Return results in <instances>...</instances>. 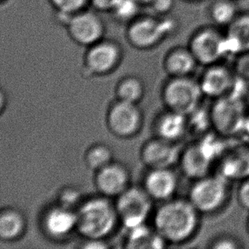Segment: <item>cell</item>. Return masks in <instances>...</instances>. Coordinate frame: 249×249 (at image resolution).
<instances>
[{
	"label": "cell",
	"instance_id": "cell-1",
	"mask_svg": "<svg viewBox=\"0 0 249 249\" xmlns=\"http://www.w3.org/2000/svg\"><path fill=\"white\" fill-rule=\"evenodd\" d=\"M201 216L188 198L169 199L157 210L154 228L167 244H184L196 235Z\"/></svg>",
	"mask_w": 249,
	"mask_h": 249
},
{
	"label": "cell",
	"instance_id": "cell-2",
	"mask_svg": "<svg viewBox=\"0 0 249 249\" xmlns=\"http://www.w3.org/2000/svg\"><path fill=\"white\" fill-rule=\"evenodd\" d=\"M111 198L103 195L84 199L77 213V232L86 240H105L119 223L118 211Z\"/></svg>",
	"mask_w": 249,
	"mask_h": 249
},
{
	"label": "cell",
	"instance_id": "cell-3",
	"mask_svg": "<svg viewBox=\"0 0 249 249\" xmlns=\"http://www.w3.org/2000/svg\"><path fill=\"white\" fill-rule=\"evenodd\" d=\"M249 109L245 98L236 94L213 100L209 107L213 130L227 138L243 134Z\"/></svg>",
	"mask_w": 249,
	"mask_h": 249
},
{
	"label": "cell",
	"instance_id": "cell-4",
	"mask_svg": "<svg viewBox=\"0 0 249 249\" xmlns=\"http://www.w3.org/2000/svg\"><path fill=\"white\" fill-rule=\"evenodd\" d=\"M230 183L218 174H210L194 180L190 188L188 199L202 215L214 214L229 202Z\"/></svg>",
	"mask_w": 249,
	"mask_h": 249
},
{
	"label": "cell",
	"instance_id": "cell-5",
	"mask_svg": "<svg viewBox=\"0 0 249 249\" xmlns=\"http://www.w3.org/2000/svg\"><path fill=\"white\" fill-rule=\"evenodd\" d=\"M162 101L168 110L189 115L202 105L204 95L199 81L189 77L172 78L162 89Z\"/></svg>",
	"mask_w": 249,
	"mask_h": 249
},
{
	"label": "cell",
	"instance_id": "cell-6",
	"mask_svg": "<svg viewBox=\"0 0 249 249\" xmlns=\"http://www.w3.org/2000/svg\"><path fill=\"white\" fill-rule=\"evenodd\" d=\"M115 202L119 222L130 230L145 224L152 209L153 199L143 187L130 186Z\"/></svg>",
	"mask_w": 249,
	"mask_h": 249
},
{
	"label": "cell",
	"instance_id": "cell-7",
	"mask_svg": "<svg viewBox=\"0 0 249 249\" xmlns=\"http://www.w3.org/2000/svg\"><path fill=\"white\" fill-rule=\"evenodd\" d=\"M109 130L119 138H131L141 131L143 114L138 104L117 100L111 105L107 115Z\"/></svg>",
	"mask_w": 249,
	"mask_h": 249
},
{
	"label": "cell",
	"instance_id": "cell-8",
	"mask_svg": "<svg viewBox=\"0 0 249 249\" xmlns=\"http://www.w3.org/2000/svg\"><path fill=\"white\" fill-rule=\"evenodd\" d=\"M182 151L178 142H172L156 136L142 146V161L149 169L172 168L178 163Z\"/></svg>",
	"mask_w": 249,
	"mask_h": 249
},
{
	"label": "cell",
	"instance_id": "cell-9",
	"mask_svg": "<svg viewBox=\"0 0 249 249\" xmlns=\"http://www.w3.org/2000/svg\"><path fill=\"white\" fill-rule=\"evenodd\" d=\"M131 175L128 168L119 162H111L95 172L94 185L101 195L117 198L130 187Z\"/></svg>",
	"mask_w": 249,
	"mask_h": 249
},
{
	"label": "cell",
	"instance_id": "cell-10",
	"mask_svg": "<svg viewBox=\"0 0 249 249\" xmlns=\"http://www.w3.org/2000/svg\"><path fill=\"white\" fill-rule=\"evenodd\" d=\"M236 78L235 71L218 63L207 67L199 80V84L204 97L216 100L231 94Z\"/></svg>",
	"mask_w": 249,
	"mask_h": 249
},
{
	"label": "cell",
	"instance_id": "cell-11",
	"mask_svg": "<svg viewBox=\"0 0 249 249\" xmlns=\"http://www.w3.org/2000/svg\"><path fill=\"white\" fill-rule=\"evenodd\" d=\"M223 36L215 30L204 29L193 37L191 52L198 64L206 67L218 64L225 57L222 49Z\"/></svg>",
	"mask_w": 249,
	"mask_h": 249
},
{
	"label": "cell",
	"instance_id": "cell-12",
	"mask_svg": "<svg viewBox=\"0 0 249 249\" xmlns=\"http://www.w3.org/2000/svg\"><path fill=\"white\" fill-rule=\"evenodd\" d=\"M44 232L54 239H61L77 231V213L75 209L57 204L46 210L42 219Z\"/></svg>",
	"mask_w": 249,
	"mask_h": 249
},
{
	"label": "cell",
	"instance_id": "cell-13",
	"mask_svg": "<svg viewBox=\"0 0 249 249\" xmlns=\"http://www.w3.org/2000/svg\"><path fill=\"white\" fill-rule=\"evenodd\" d=\"M178 180L172 168L149 169L144 178L143 188L153 201L166 202L177 192Z\"/></svg>",
	"mask_w": 249,
	"mask_h": 249
},
{
	"label": "cell",
	"instance_id": "cell-14",
	"mask_svg": "<svg viewBox=\"0 0 249 249\" xmlns=\"http://www.w3.org/2000/svg\"><path fill=\"white\" fill-rule=\"evenodd\" d=\"M214 163L197 142L183 149L178 162L183 175L193 181L210 175Z\"/></svg>",
	"mask_w": 249,
	"mask_h": 249
},
{
	"label": "cell",
	"instance_id": "cell-15",
	"mask_svg": "<svg viewBox=\"0 0 249 249\" xmlns=\"http://www.w3.org/2000/svg\"><path fill=\"white\" fill-rule=\"evenodd\" d=\"M218 163V175L230 182L243 181L249 178V147L230 148Z\"/></svg>",
	"mask_w": 249,
	"mask_h": 249
},
{
	"label": "cell",
	"instance_id": "cell-16",
	"mask_svg": "<svg viewBox=\"0 0 249 249\" xmlns=\"http://www.w3.org/2000/svg\"><path fill=\"white\" fill-rule=\"evenodd\" d=\"M223 48L226 57L238 56L249 52V15H238L227 27L223 37Z\"/></svg>",
	"mask_w": 249,
	"mask_h": 249
},
{
	"label": "cell",
	"instance_id": "cell-17",
	"mask_svg": "<svg viewBox=\"0 0 249 249\" xmlns=\"http://www.w3.org/2000/svg\"><path fill=\"white\" fill-rule=\"evenodd\" d=\"M155 128L158 137L178 142L189 132L187 115L168 110L157 120Z\"/></svg>",
	"mask_w": 249,
	"mask_h": 249
},
{
	"label": "cell",
	"instance_id": "cell-18",
	"mask_svg": "<svg viewBox=\"0 0 249 249\" xmlns=\"http://www.w3.org/2000/svg\"><path fill=\"white\" fill-rule=\"evenodd\" d=\"M119 54L114 45L98 44L87 55V68L92 74L104 75L112 71L118 64Z\"/></svg>",
	"mask_w": 249,
	"mask_h": 249
},
{
	"label": "cell",
	"instance_id": "cell-19",
	"mask_svg": "<svg viewBox=\"0 0 249 249\" xmlns=\"http://www.w3.org/2000/svg\"><path fill=\"white\" fill-rule=\"evenodd\" d=\"M173 24L166 20L157 22L144 20L135 23L130 29V37L134 44L141 47H147L155 44L162 35L171 30Z\"/></svg>",
	"mask_w": 249,
	"mask_h": 249
},
{
	"label": "cell",
	"instance_id": "cell-20",
	"mask_svg": "<svg viewBox=\"0 0 249 249\" xmlns=\"http://www.w3.org/2000/svg\"><path fill=\"white\" fill-rule=\"evenodd\" d=\"M27 230V219L20 210L4 208L0 213V239L14 242L20 239Z\"/></svg>",
	"mask_w": 249,
	"mask_h": 249
},
{
	"label": "cell",
	"instance_id": "cell-21",
	"mask_svg": "<svg viewBox=\"0 0 249 249\" xmlns=\"http://www.w3.org/2000/svg\"><path fill=\"white\" fill-rule=\"evenodd\" d=\"M127 231L126 248L128 249H162L167 245L155 228H149L145 224Z\"/></svg>",
	"mask_w": 249,
	"mask_h": 249
},
{
	"label": "cell",
	"instance_id": "cell-22",
	"mask_svg": "<svg viewBox=\"0 0 249 249\" xmlns=\"http://www.w3.org/2000/svg\"><path fill=\"white\" fill-rule=\"evenodd\" d=\"M70 27L73 37L82 44H93L101 36V24L90 14L75 17L71 21Z\"/></svg>",
	"mask_w": 249,
	"mask_h": 249
},
{
	"label": "cell",
	"instance_id": "cell-23",
	"mask_svg": "<svg viewBox=\"0 0 249 249\" xmlns=\"http://www.w3.org/2000/svg\"><path fill=\"white\" fill-rule=\"evenodd\" d=\"M198 62L191 51L173 52L166 61V70L172 78L189 77L196 69Z\"/></svg>",
	"mask_w": 249,
	"mask_h": 249
},
{
	"label": "cell",
	"instance_id": "cell-24",
	"mask_svg": "<svg viewBox=\"0 0 249 249\" xmlns=\"http://www.w3.org/2000/svg\"><path fill=\"white\" fill-rule=\"evenodd\" d=\"M117 100L138 104L145 94V85L140 78L128 77L122 79L116 87Z\"/></svg>",
	"mask_w": 249,
	"mask_h": 249
},
{
	"label": "cell",
	"instance_id": "cell-25",
	"mask_svg": "<svg viewBox=\"0 0 249 249\" xmlns=\"http://www.w3.org/2000/svg\"><path fill=\"white\" fill-rule=\"evenodd\" d=\"M84 161L88 168L95 173L114 161L113 152L110 146L97 143L88 148Z\"/></svg>",
	"mask_w": 249,
	"mask_h": 249
},
{
	"label": "cell",
	"instance_id": "cell-26",
	"mask_svg": "<svg viewBox=\"0 0 249 249\" xmlns=\"http://www.w3.org/2000/svg\"><path fill=\"white\" fill-rule=\"evenodd\" d=\"M238 16L236 6L231 0H221L213 5L211 18L219 26L228 27Z\"/></svg>",
	"mask_w": 249,
	"mask_h": 249
},
{
	"label": "cell",
	"instance_id": "cell-27",
	"mask_svg": "<svg viewBox=\"0 0 249 249\" xmlns=\"http://www.w3.org/2000/svg\"><path fill=\"white\" fill-rule=\"evenodd\" d=\"M187 118L189 132L198 133L203 135L208 133L210 128L213 129L209 109H203L202 105L192 113L187 115Z\"/></svg>",
	"mask_w": 249,
	"mask_h": 249
},
{
	"label": "cell",
	"instance_id": "cell-28",
	"mask_svg": "<svg viewBox=\"0 0 249 249\" xmlns=\"http://www.w3.org/2000/svg\"><path fill=\"white\" fill-rule=\"evenodd\" d=\"M84 200L82 198V192L78 189L68 187L61 191V194L59 195L58 204L77 210Z\"/></svg>",
	"mask_w": 249,
	"mask_h": 249
},
{
	"label": "cell",
	"instance_id": "cell-29",
	"mask_svg": "<svg viewBox=\"0 0 249 249\" xmlns=\"http://www.w3.org/2000/svg\"><path fill=\"white\" fill-rule=\"evenodd\" d=\"M209 248L213 249H237L242 245L238 240L231 236H217L209 244Z\"/></svg>",
	"mask_w": 249,
	"mask_h": 249
},
{
	"label": "cell",
	"instance_id": "cell-30",
	"mask_svg": "<svg viewBox=\"0 0 249 249\" xmlns=\"http://www.w3.org/2000/svg\"><path fill=\"white\" fill-rule=\"evenodd\" d=\"M116 14L122 18H128L136 12L137 6L135 0H118L113 7Z\"/></svg>",
	"mask_w": 249,
	"mask_h": 249
},
{
	"label": "cell",
	"instance_id": "cell-31",
	"mask_svg": "<svg viewBox=\"0 0 249 249\" xmlns=\"http://www.w3.org/2000/svg\"><path fill=\"white\" fill-rule=\"evenodd\" d=\"M234 71L239 78L249 82V52L237 56Z\"/></svg>",
	"mask_w": 249,
	"mask_h": 249
},
{
	"label": "cell",
	"instance_id": "cell-32",
	"mask_svg": "<svg viewBox=\"0 0 249 249\" xmlns=\"http://www.w3.org/2000/svg\"><path fill=\"white\" fill-rule=\"evenodd\" d=\"M237 201L243 209L249 211V178L240 182L237 190Z\"/></svg>",
	"mask_w": 249,
	"mask_h": 249
},
{
	"label": "cell",
	"instance_id": "cell-33",
	"mask_svg": "<svg viewBox=\"0 0 249 249\" xmlns=\"http://www.w3.org/2000/svg\"><path fill=\"white\" fill-rule=\"evenodd\" d=\"M53 1L58 8L67 12H71V11L78 10L85 3V0H53Z\"/></svg>",
	"mask_w": 249,
	"mask_h": 249
},
{
	"label": "cell",
	"instance_id": "cell-34",
	"mask_svg": "<svg viewBox=\"0 0 249 249\" xmlns=\"http://www.w3.org/2000/svg\"><path fill=\"white\" fill-rule=\"evenodd\" d=\"M108 245L105 243L104 240H87L85 243L84 249H106Z\"/></svg>",
	"mask_w": 249,
	"mask_h": 249
},
{
	"label": "cell",
	"instance_id": "cell-35",
	"mask_svg": "<svg viewBox=\"0 0 249 249\" xmlns=\"http://www.w3.org/2000/svg\"><path fill=\"white\" fill-rule=\"evenodd\" d=\"M118 0H93L94 5L101 9H113Z\"/></svg>",
	"mask_w": 249,
	"mask_h": 249
},
{
	"label": "cell",
	"instance_id": "cell-36",
	"mask_svg": "<svg viewBox=\"0 0 249 249\" xmlns=\"http://www.w3.org/2000/svg\"><path fill=\"white\" fill-rule=\"evenodd\" d=\"M171 5V0H155L156 9L160 11L168 10Z\"/></svg>",
	"mask_w": 249,
	"mask_h": 249
},
{
	"label": "cell",
	"instance_id": "cell-37",
	"mask_svg": "<svg viewBox=\"0 0 249 249\" xmlns=\"http://www.w3.org/2000/svg\"><path fill=\"white\" fill-rule=\"evenodd\" d=\"M244 135L249 136V109L247 114L246 120H245V124H244V127H243V133Z\"/></svg>",
	"mask_w": 249,
	"mask_h": 249
},
{
	"label": "cell",
	"instance_id": "cell-38",
	"mask_svg": "<svg viewBox=\"0 0 249 249\" xmlns=\"http://www.w3.org/2000/svg\"><path fill=\"white\" fill-rule=\"evenodd\" d=\"M136 2H141V3H147V2H150V1H152V0H135Z\"/></svg>",
	"mask_w": 249,
	"mask_h": 249
},
{
	"label": "cell",
	"instance_id": "cell-39",
	"mask_svg": "<svg viewBox=\"0 0 249 249\" xmlns=\"http://www.w3.org/2000/svg\"><path fill=\"white\" fill-rule=\"evenodd\" d=\"M247 230H248V232L249 234V219H248V222H247Z\"/></svg>",
	"mask_w": 249,
	"mask_h": 249
}]
</instances>
